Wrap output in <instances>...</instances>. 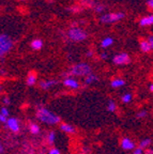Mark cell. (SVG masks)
Masks as SVG:
<instances>
[{
  "instance_id": "obj_1",
  "label": "cell",
  "mask_w": 153,
  "mask_h": 154,
  "mask_svg": "<svg viewBox=\"0 0 153 154\" xmlns=\"http://www.w3.org/2000/svg\"><path fill=\"white\" fill-rule=\"evenodd\" d=\"M36 117L40 122L44 123L47 125H56L58 123H60V117L58 115H56L55 112H53L49 109L45 108L43 106L38 107L36 112Z\"/></svg>"
},
{
  "instance_id": "obj_2",
  "label": "cell",
  "mask_w": 153,
  "mask_h": 154,
  "mask_svg": "<svg viewBox=\"0 0 153 154\" xmlns=\"http://www.w3.org/2000/svg\"><path fill=\"white\" fill-rule=\"evenodd\" d=\"M92 74V69L88 63L85 62H80V63H76V64L73 65L70 71L67 73H63L62 75H65V78L70 76H78V77H85Z\"/></svg>"
},
{
  "instance_id": "obj_3",
  "label": "cell",
  "mask_w": 153,
  "mask_h": 154,
  "mask_svg": "<svg viewBox=\"0 0 153 154\" xmlns=\"http://www.w3.org/2000/svg\"><path fill=\"white\" fill-rule=\"evenodd\" d=\"M67 38L70 41L78 43V42L86 41L88 38V33L84 29L78 28V27H72L67 31Z\"/></svg>"
},
{
  "instance_id": "obj_4",
  "label": "cell",
  "mask_w": 153,
  "mask_h": 154,
  "mask_svg": "<svg viewBox=\"0 0 153 154\" xmlns=\"http://www.w3.org/2000/svg\"><path fill=\"white\" fill-rule=\"evenodd\" d=\"M13 48V40L7 33L0 34V57L3 61V56Z\"/></svg>"
},
{
  "instance_id": "obj_5",
  "label": "cell",
  "mask_w": 153,
  "mask_h": 154,
  "mask_svg": "<svg viewBox=\"0 0 153 154\" xmlns=\"http://www.w3.org/2000/svg\"><path fill=\"white\" fill-rule=\"evenodd\" d=\"M125 17V14L123 12H115V13H107L104 14L103 16H101L100 22L103 24H111V23L119 22L121 19Z\"/></svg>"
},
{
  "instance_id": "obj_6",
  "label": "cell",
  "mask_w": 153,
  "mask_h": 154,
  "mask_svg": "<svg viewBox=\"0 0 153 154\" xmlns=\"http://www.w3.org/2000/svg\"><path fill=\"white\" fill-rule=\"evenodd\" d=\"M5 126L10 131V132H12L13 134H17L19 133L20 131V123H19V120L15 117H10L9 120L7 121L5 123Z\"/></svg>"
},
{
  "instance_id": "obj_7",
  "label": "cell",
  "mask_w": 153,
  "mask_h": 154,
  "mask_svg": "<svg viewBox=\"0 0 153 154\" xmlns=\"http://www.w3.org/2000/svg\"><path fill=\"white\" fill-rule=\"evenodd\" d=\"M113 62L116 65H125L131 62V57L126 53H120L116 55L113 59Z\"/></svg>"
},
{
  "instance_id": "obj_8",
  "label": "cell",
  "mask_w": 153,
  "mask_h": 154,
  "mask_svg": "<svg viewBox=\"0 0 153 154\" xmlns=\"http://www.w3.org/2000/svg\"><path fill=\"white\" fill-rule=\"evenodd\" d=\"M120 144H121L122 149L125 150V151H132V150L136 149V148H135V142L133 141L131 138H129V137L122 138Z\"/></svg>"
},
{
  "instance_id": "obj_9",
  "label": "cell",
  "mask_w": 153,
  "mask_h": 154,
  "mask_svg": "<svg viewBox=\"0 0 153 154\" xmlns=\"http://www.w3.org/2000/svg\"><path fill=\"white\" fill-rule=\"evenodd\" d=\"M63 86L67 87V88H70V89H78L79 88V82H77L75 78H73V77H67V78H64L62 82Z\"/></svg>"
},
{
  "instance_id": "obj_10",
  "label": "cell",
  "mask_w": 153,
  "mask_h": 154,
  "mask_svg": "<svg viewBox=\"0 0 153 154\" xmlns=\"http://www.w3.org/2000/svg\"><path fill=\"white\" fill-rule=\"evenodd\" d=\"M56 85H58V80L56 79H48V80H41L39 82V87L42 90H49L50 88L55 87Z\"/></svg>"
},
{
  "instance_id": "obj_11",
  "label": "cell",
  "mask_w": 153,
  "mask_h": 154,
  "mask_svg": "<svg viewBox=\"0 0 153 154\" xmlns=\"http://www.w3.org/2000/svg\"><path fill=\"white\" fill-rule=\"evenodd\" d=\"M59 128H60V130L62 131V132H64L65 134H74V133H76V130H75L74 126L69 124V123H61Z\"/></svg>"
},
{
  "instance_id": "obj_12",
  "label": "cell",
  "mask_w": 153,
  "mask_h": 154,
  "mask_svg": "<svg viewBox=\"0 0 153 154\" xmlns=\"http://www.w3.org/2000/svg\"><path fill=\"white\" fill-rule=\"evenodd\" d=\"M139 46H140V51L142 53H150L152 51V47H151V44L149 42V40H140L139 42Z\"/></svg>"
},
{
  "instance_id": "obj_13",
  "label": "cell",
  "mask_w": 153,
  "mask_h": 154,
  "mask_svg": "<svg viewBox=\"0 0 153 154\" xmlns=\"http://www.w3.org/2000/svg\"><path fill=\"white\" fill-rule=\"evenodd\" d=\"M9 118H10L9 109H8V107L3 106L2 108H1V110H0V122L3 123V124H5L7 121L9 120Z\"/></svg>"
},
{
  "instance_id": "obj_14",
  "label": "cell",
  "mask_w": 153,
  "mask_h": 154,
  "mask_svg": "<svg viewBox=\"0 0 153 154\" xmlns=\"http://www.w3.org/2000/svg\"><path fill=\"white\" fill-rule=\"evenodd\" d=\"M139 25H140L141 27L151 26V25H153V14L147 15V16L140 18V20H139Z\"/></svg>"
},
{
  "instance_id": "obj_15",
  "label": "cell",
  "mask_w": 153,
  "mask_h": 154,
  "mask_svg": "<svg viewBox=\"0 0 153 154\" xmlns=\"http://www.w3.org/2000/svg\"><path fill=\"white\" fill-rule=\"evenodd\" d=\"M125 85V80L122 79V78H115V79L111 80L110 82V86L114 89H118V88H121Z\"/></svg>"
},
{
  "instance_id": "obj_16",
  "label": "cell",
  "mask_w": 153,
  "mask_h": 154,
  "mask_svg": "<svg viewBox=\"0 0 153 154\" xmlns=\"http://www.w3.org/2000/svg\"><path fill=\"white\" fill-rule=\"evenodd\" d=\"M28 128H29L30 134H32V135H39L41 133V128L39 126V124H36V123H34V122L29 123Z\"/></svg>"
},
{
  "instance_id": "obj_17",
  "label": "cell",
  "mask_w": 153,
  "mask_h": 154,
  "mask_svg": "<svg viewBox=\"0 0 153 154\" xmlns=\"http://www.w3.org/2000/svg\"><path fill=\"white\" fill-rule=\"evenodd\" d=\"M36 80H38V76L34 72H30L27 76V79H26V82L28 86H33L36 85Z\"/></svg>"
},
{
  "instance_id": "obj_18",
  "label": "cell",
  "mask_w": 153,
  "mask_h": 154,
  "mask_svg": "<svg viewBox=\"0 0 153 154\" xmlns=\"http://www.w3.org/2000/svg\"><path fill=\"white\" fill-rule=\"evenodd\" d=\"M30 46L34 51H40L41 48L43 47V41L41 38H34L33 41L30 43Z\"/></svg>"
},
{
  "instance_id": "obj_19",
  "label": "cell",
  "mask_w": 153,
  "mask_h": 154,
  "mask_svg": "<svg viewBox=\"0 0 153 154\" xmlns=\"http://www.w3.org/2000/svg\"><path fill=\"white\" fill-rule=\"evenodd\" d=\"M114 44V38L108 36V38H103L102 41H101V47L102 48H107L109 46H111Z\"/></svg>"
},
{
  "instance_id": "obj_20",
  "label": "cell",
  "mask_w": 153,
  "mask_h": 154,
  "mask_svg": "<svg viewBox=\"0 0 153 154\" xmlns=\"http://www.w3.org/2000/svg\"><path fill=\"white\" fill-rule=\"evenodd\" d=\"M151 144V139L150 138H144L141 139L140 142H139V148L140 149H149V146Z\"/></svg>"
},
{
  "instance_id": "obj_21",
  "label": "cell",
  "mask_w": 153,
  "mask_h": 154,
  "mask_svg": "<svg viewBox=\"0 0 153 154\" xmlns=\"http://www.w3.org/2000/svg\"><path fill=\"white\" fill-rule=\"evenodd\" d=\"M98 76L92 73L91 75H89V76H87L86 78H85V84H86V85H91V84H93V82H98Z\"/></svg>"
},
{
  "instance_id": "obj_22",
  "label": "cell",
  "mask_w": 153,
  "mask_h": 154,
  "mask_svg": "<svg viewBox=\"0 0 153 154\" xmlns=\"http://www.w3.org/2000/svg\"><path fill=\"white\" fill-rule=\"evenodd\" d=\"M107 110L109 111V112H115V111L117 110V104L115 103V101H113V100H109V101H108Z\"/></svg>"
},
{
  "instance_id": "obj_23",
  "label": "cell",
  "mask_w": 153,
  "mask_h": 154,
  "mask_svg": "<svg viewBox=\"0 0 153 154\" xmlns=\"http://www.w3.org/2000/svg\"><path fill=\"white\" fill-rule=\"evenodd\" d=\"M132 99H133V96H132V94L127 92V93H125V94H123V95H122L121 101H122V103L127 104V103H130V102L132 101Z\"/></svg>"
},
{
  "instance_id": "obj_24",
  "label": "cell",
  "mask_w": 153,
  "mask_h": 154,
  "mask_svg": "<svg viewBox=\"0 0 153 154\" xmlns=\"http://www.w3.org/2000/svg\"><path fill=\"white\" fill-rule=\"evenodd\" d=\"M55 140H56V133L52 131V132H49L47 134V141L49 144H53L55 142Z\"/></svg>"
},
{
  "instance_id": "obj_25",
  "label": "cell",
  "mask_w": 153,
  "mask_h": 154,
  "mask_svg": "<svg viewBox=\"0 0 153 154\" xmlns=\"http://www.w3.org/2000/svg\"><path fill=\"white\" fill-rule=\"evenodd\" d=\"M147 115H148V113H147L146 110H140L139 112H137L136 117H137V119H144L147 117Z\"/></svg>"
},
{
  "instance_id": "obj_26",
  "label": "cell",
  "mask_w": 153,
  "mask_h": 154,
  "mask_svg": "<svg viewBox=\"0 0 153 154\" xmlns=\"http://www.w3.org/2000/svg\"><path fill=\"white\" fill-rule=\"evenodd\" d=\"M94 10H95V12H102L104 10V5H100V3H96V5L94 7Z\"/></svg>"
},
{
  "instance_id": "obj_27",
  "label": "cell",
  "mask_w": 153,
  "mask_h": 154,
  "mask_svg": "<svg viewBox=\"0 0 153 154\" xmlns=\"http://www.w3.org/2000/svg\"><path fill=\"white\" fill-rule=\"evenodd\" d=\"M2 103H3V105L7 107V106H9L10 104H11V102H10V99L8 97V96H5V97L2 99Z\"/></svg>"
},
{
  "instance_id": "obj_28",
  "label": "cell",
  "mask_w": 153,
  "mask_h": 154,
  "mask_svg": "<svg viewBox=\"0 0 153 154\" xmlns=\"http://www.w3.org/2000/svg\"><path fill=\"white\" fill-rule=\"evenodd\" d=\"M132 154H145V152H144V150L142 149H140V148H136V149L133 151V153Z\"/></svg>"
},
{
  "instance_id": "obj_29",
  "label": "cell",
  "mask_w": 153,
  "mask_h": 154,
  "mask_svg": "<svg viewBox=\"0 0 153 154\" xmlns=\"http://www.w3.org/2000/svg\"><path fill=\"white\" fill-rule=\"evenodd\" d=\"M48 154H60V151L58 149H56V148H53V149L49 150Z\"/></svg>"
},
{
  "instance_id": "obj_30",
  "label": "cell",
  "mask_w": 153,
  "mask_h": 154,
  "mask_svg": "<svg viewBox=\"0 0 153 154\" xmlns=\"http://www.w3.org/2000/svg\"><path fill=\"white\" fill-rule=\"evenodd\" d=\"M101 59H103V60L107 59V54H106V53H102V54H101Z\"/></svg>"
},
{
  "instance_id": "obj_31",
  "label": "cell",
  "mask_w": 153,
  "mask_h": 154,
  "mask_svg": "<svg viewBox=\"0 0 153 154\" xmlns=\"http://www.w3.org/2000/svg\"><path fill=\"white\" fill-rule=\"evenodd\" d=\"M148 7L151 8V9H153V0H148Z\"/></svg>"
},
{
  "instance_id": "obj_32",
  "label": "cell",
  "mask_w": 153,
  "mask_h": 154,
  "mask_svg": "<svg viewBox=\"0 0 153 154\" xmlns=\"http://www.w3.org/2000/svg\"><path fill=\"white\" fill-rule=\"evenodd\" d=\"M149 40V42H150V44H151V47H152V51H153V35H151L150 38H148Z\"/></svg>"
},
{
  "instance_id": "obj_33",
  "label": "cell",
  "mask_w": 153,
  "mask_h": 154,
  "mask_svg": "<svg viewBox=\"0 0 153 154\" xmlns=\"http://www.w3.org/2000/svg\"><path fill=\"white\" fill-rule=\"evenodd\" d=\"M145 154H153V149H147L146 150V152H145Z\"/></svg>"
},
{
  "instance_id": "obj_34",
  "label": "cell",
  "mask_w": 153,
  "mask_h": 154,
  "mask_svg": "<svg viewBox=\"0 0 153 154\" xmlns=\"http://www.w3.org/2000/svg\"><path fill=\"white\" fill-rule=\"evenodd\" d=\"M87 57H92V56H93V51H89L88 53H87Z\"/></svg>"
},
{
  "instance_id": "obj_35",
  "label": "cell",
  "mask_w": 153,
  "mask_h": 154,
  "mask_svg": "<svg viewBox=\"0 0 153 154\" xmlns=\"http://www.w3.org/2000/svg\"><path fill=\"white\" fill-rule=\"evenodd\" d=\"M149 89H150L151 92H153V82H152V84H150V86H149Z\"/></svg>"
},
{
  "instance_id": "obj_36",
  "label": "cell",
  "mask_w": 153,
  "mask_h": 154,
  "mask_svg": "<svg viewBox=\"0 0 153 154\" xmlns=\"http://www.w3.org/2000/svg\"><path fill=\"white\" fill-rule=\"evenodd\" d=\"M0 152H1V153H3V147H2V144L0 146Z\"/></svg>"
},
{
  "instance_id": "obj_37",
  "label": "cell",
  "mask_w": 153,
  "mask_h": 154,
  "mask_svg": "<svg viewBox=\"0 0 153 154\" xmlns=\"http://www.w3.org/2000/svg\"><path fill=\"white\" fill-rule=\"evenodd\" d=\"M20 1H22V0H20Z\"/></svg>"
}]
</instances>
